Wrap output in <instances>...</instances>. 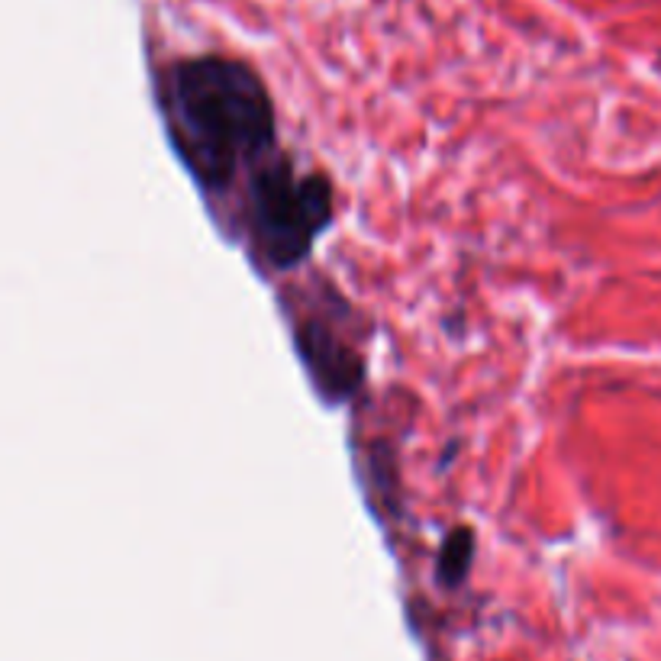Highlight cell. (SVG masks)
<instances>
[{
    "label": "cell",
    "instance_id": "1",
    "mask_svg": "<svg viewBox=\"0 0 661 661\" xmlns=\"http://www.w3.org/2000/svg\"><path fill=\"white\" fill-rule=\"evenodd\" d=\"M158 113L200 191L223 197L274 155V103L262 74L229 55H187L158 72Z\"/></svg>",
    "mask_w": 661,
    "mask_h": 661
},
{
    "label": "cell",
    "instance_id": "3",
    "mask_svg": "<svg viewBox=\"0 0 661 661\" xmlns=\"http://www.w3.org/2000/svg\"><path fill=\"white\" fill-rule=\"evenodd\" d=\"M291 323H294L297 352H301L316 390L332 404L349 400L365 378V355L355 349L349 332H342V323L332 320L330 313H313L310 307Z\"/></svg>",
    "mask_w": 661,
    "mask_h": 661
},
{
    "label": "cell",
    "instance_id": "4",
    "mask_svg": "<svg viewBox=\"0 0 661 661\" xmlns=\"http://www.w3.org/2000/svg\"><path fill=\"white\" fill-rule=\"evenodd\" d=\"M471 555H474V536H471V529H455L445 539V545H442V559H439L442 584H448V588L462 584L471 568Z\"/></svg>",
    "mask_w": 661,
    "mask_h": 661
},
{
    "label": "cell",
    "instance_id": "2",
    "mask_svg": "<svg viewBox=\"0 0 661 661\" xmlns=\"http://www.w3.org/2000/svg\"><path fill=\"white\" fill-rule=\"evenodd\" d=\"M332 214L330 177L301 171L287 155L274 152L243 181L233 223L255 264L264 272H291L307 262Z\"/></svg>",
    "mask_w": 661,
    "mask_h": 661
}]
</instances>
